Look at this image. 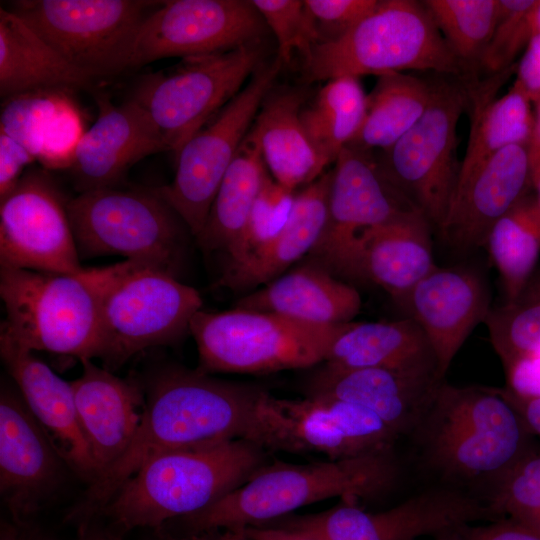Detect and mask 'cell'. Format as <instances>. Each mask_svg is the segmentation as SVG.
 <instances>
[{"instance_id": "6da1fadb", "label": "cell", "mask_w": 540, "mask_h": 540, "mask_svg": "<svg viewBox=\"0 0 540 540\" xmlns=\"http://www.w3.org/2000/svg\"><path fill=\"white\" fill-rule=\"evenodd\" d=\"M264 389L222 380L199 369L168 366L147 381L139 427L126 451L89 483L66 520L84 528L99 516L120 486L157 453L246 438Z\"/></svg>"}, {"instance_id": "7a4b0ae2", "label": "cell", "mask_w": 540, "mask_h": 540, "mask_svg": "<svg viewBox=\"0 0 540 540\" xmlns=\"http://www.w3.org/2000/svg\"><path fill=\"white\" fill-rule=\"evenodd\" d=\"M532 434L502 388H436L409 438L436 484L485 494L534 448Z\"/></svg>"}, {"instance_id": "3957f363", "label": "cell", "mask_w": 540, "mask_h": 540, "mask_svg": "<svg viewBox=\"0 0 540 540\" xmlns=\"http://www.w3.org/2000/svg\"><path fill=\"white\" fill-rule=\"evenodd\" d=\"M268 455L244 438L157 453L120 486L100 515L121 532L161 530L241 486L268 463Z\"/></svg>"}, {"instance_id": "277c9868", "label": "cell", "mask_w": 540, "mask_h": 540, "mask_svg": "<svg viewBox=\"0 0 540 540\" xmlns=\"http://www.w3.org/2000/svg\"><path fill=\"white\" fill-rule=\"evenodd\" d=\"M399 473L394 451L307 464L268 462L241 486L180 519L188 536L241 530L268 524L329 498L352 502L373 498L393 487Z\"/></svg>"}, {"instance_id": "5b68a950", "label": "cell", "mask_w": 540, "mask_h": 540, "mask_svg": "<svg viewBox=\"0 0 540 540\" xmlns=\"http://www.w3.org/2000/svg\"><path fill=\"white\" fill-rule=\"evenodd\" d=\"M127 264L76 273L1 267V330L32 351L98 358L103 299Z\"/></svg>"}, {"instance_id": "8992f818", "label": "cell", "mask_w": 540, "mask_h": 540, "mask_svg": "<svg viewBox=\"0 0 540 540\" xmlns=\"http://www.w3.org/2000/svg\"><path fill=\"white\" fill-rule=\"evenodd\" d=\"M408 70L456 77L469 72L423 3L413 0H378L345 35L315 45L304 60L308 81Z\"/></svg>"}, {"instance_id": "52a82bcc", "label": "cell", "mask_w": 540, "mask_h": 540, "mask_svg": "<svg viewBox=\"0 0 540 540\" xmlns=\"http://www.w3.org/2000/svg\"><path fill=\"white\" fill-rule=\"evenodd\" d=\"M345 324L324 325L240 308L198 311L192 335L205 373L266 374L324 362Z\"/></svg>"}, {"instance_id": "ba28073f", "label": "cell", "mask_w": 540, "mask_h": 540, "mask_svg": "<svg viewBox=\"0 0 540 540\" xmlns=\"http://www.w3.org/2000/svg\"><path fill=\"white\" fill-rule=\"evenodd\" d=\"M67 212L80 257L122 256L177 277L191 233L156 188L85 191Z\"/></svg>"}, {"instance_id": "9c48e42d", "label": "cell", "mask_w": 540, "mask_h": 540, "mask_svg": "<svg viewBox=\"0 0 540 540\" xmlns=\"http://www.w3.org/2000/svg\"><path fill=\"white\" fill-rule=\"evenodd\" d=\"M162 1L17 0L5 7L69 64L96 80L129 69L146 18Z\"/></svg>"}, {"instance_id": "30bf717a", "label": "cell", "mask_w": 540, "mask_h": 540, "mask_svg": "<svg viewBox=\"0 0 540 540\" xmlns=\"http://www.w3.org/2000/svg\"><path fill=\"white\" fill-rule=\"evenodd\" d=\"M456 76L432 82L429 105L418 122L375 157L383 177L402 194L437 232L457 183V125L470 98Z\"/></svg>"}, {"instance_id": "8fae6325", "label": "cell", "mask_w": 540, "mask_h": 540, "mask_svg": "<svg viewBox=\"0 0 540 540\" xmlns=\"http://www.w3.org/2000/svg\"><path fill=\"white\" fill-rule=\"evenodd\" d=\"M399 438L360 405L326 396L284 399L263 390L245 439L268 453H317L338 460L394 451Z\"/></svg>"}, {"instance_id": "7c38bea8", "label": "cell", "mask_w": 540, "mask_h": 540, "mask_svg": "<svg viewBox=\"0 0 540 540\" xmlns=\"http://www.w3.org/2000/svg\"><path fill=\"white\" fill-rule=\"evenodd\" d=\"M263 56L258 41L225 52L183 58L172 67L142 75L130 98L148 113L175 157L242 90Z\"/></svg>"}, {"instance_id": "4fadbf2b", "label": "cell", "mask_w": 540, "mask_h": 540, "mask_svg": "<svg viewBox=\"0 0 540 540\" xmlns=\"http://www.w3.org/2000/svg\"><path fill=\"white\" fill-rule=\"evenodd\" d=\"M127 261L101 308L98 358L110 371L144 349L181 339L202 307L199 292L176 276Z\"/></svg>"}, {"instance_id": "5bb4252c", "label": "cell", "mask_w": 540, "mask_h": 540, "mask_svg": "<svg viewBox=\"0 0 540 540\" xmlns=\"http://www.w3.org/2000/svg\"><path fill=\"white\" fill-rule=\"evenodd\" d=\"M282 65L278 57L262 63L246 86L181 147L173 181L156 188L192 237L202 230L222 179Z\"/></svg>"}, {"instance_id": "9a60e30c", "label": "cell", "mask_w": 540, "mask_h": 540, "mask_svg": "<svg viewBox=\"0 0 540 540\" xmlns=\"http://www.w3.org/2000/svg\"><path fill=\"white\" fill-rule=\"evenodd\" d=\"M334 163L327 221L304 259L321 265L345 282H361L363 235L419 211L383 177L373 152L348 145Z\"/></svg>"}, {"instance_id": "2e32d148", "label": "cell", "mask_w": 540, "mask_h": 540, "mask_svg": "<svg viewBox=\"0 0 540 540\" xmlns=\"http://www.w3.org/2000/svg\"><path fill=\"white\" fill-rule=\"evenodd\" d=\"M501 516L482 496L456 487L435 484L387 510L366 511L342 500L312 514H289L280 525L325 540H417Z\"/></svg>"}, {"instance_id": "e0dca14e", "label": "cell", "mask_w": 540, "mask_h": 540, "mask_svg": "<svg viewBox=\"0 0 540 540\" xmlns=\"http://www.w3.org/2000/svg\"><path fill=\"white\" fill-rule=\"evenodd\" d=\"M68 200L45 169L26 170L0 200L1 267L54 273L83 270Z\"/></svg>"}, {"instance_id": "ac0fdd59", "label": "cell", "mask_w": 540, "mask_h": 540, "mask_svg": "<svg viewBox=\"0 0 540 540\" xmlns=\"http://www.w3.org/2000/svg\"><path fill=\"white\" fill-rule=\"evenodd\" d=\"M266 27L251 1H162L139 30L129 69L229 51L260 41Z\"/></svg>"}, {"instance_id": "d6986e66", "label": "cell", "mask_w": 540, "mask_h": 540, "mask_svg": "<svg viewBox=\"0 0 540 540\" xmlns=\"http://www.w3.org/2000/svg\"><path fill=\"white\" fill-rule=\"evenodd\" d=\"M71 469L18 389L0 394V494L10 520L29 522Z\"/></svg>"}, {"instance_id": "ffe728a7", "label": "cell", "mask_w": 540, "mask_h": 540, "mask_svg": "<svg viewBox=\"0 0 540 540\" xmlns=\"http://www.w3.org/2000/svg\"><path fill=\"white\" fill-rule=\"evenodd\" d=\"M394 302L426 335L443 379L468 336L490 310L487 288L479 275L438 266Z\"/></svg>"}, {"instance_id": "44dd1931", "label": "cell", "mask_w": 540, "mask_h": 540, "mask_svg": "<svg viewBox=\"0 0 540 540\" xmlns=\"http://www.w3.org/2000/svg\"><path fill=\"white\" fill-rule=\"evenodd\" d=\"M96 101L98 116L80 138L68 169L79 193L117 186L137 162L168 151L157 126L136 101Z\"/></svg>"}, {"instance_id": "7402d4cb", "label": "cell", "mask_w": 540, "mask_h": 540, "mask_svg": "<svg viewBox=\"0 0 540 540\" xmlns=\"http://www.w3.org/2000/svg\"><path fill=\"white\" fill-rule=\"evenodd\" d=\"M531 187L529 144L502 149L457 182L440 237L460 250L486 245L494 224Z\"/></svg>"}, {"instance_id": "603a6c76", "label": "cell", "mask_w": 540, "mask_h": 540, "mask_svg": "<svg viewBox=\"0 0 540 540\" xmlns=\"http://www.w3.org/2000/svg\"><path fill=\"white\" fill-rule=\"evenodd\" d=\"M0 353L27 407L49 433L72 471L92 482L96 467L79 424L71 382H67L0 330Z\"/></svg>"}, {"instance_id": "cb8c5ba5", "label": "cell", "mask_w": 540, "mask_h": 540, "mask_svg": "<svg viewBox=\"0 0 540 540\" xmlns=\"http://www.w3.org/2000/svg\"><path fill=\"white\" fill-rule=\"evenodd\" d=\"M80 361L82 374L71 384L97 477L130 445L142 418L145 391L133 378H120L91 359Z\"/></svg>"}, {"instance_id": "d4e9b609", "label": "cell", "mask_w": 540, "mask_h": 540, "mask_svg": "<svg viewBox=\"0 0 540 540\" xmlns=\"http://www.w3.org/2000/svg\"><path fill=\"white\" fill-rule=\"evenodd\" d=\"M443 380L396 369H332L323 365L311 377L307 395L365 407L400 437H409Z\"/></svg>"}, {"instance_id": "484cf974", "label": "cell", "mask_w": 540, "mask_h": 540, "mask_svg": "<svg viewBox=\"0 0 540 540\" xmlns=\"http://www.w3.org/2000/svg\"><path fill=\"white\" fill-rule=\"evenodd\" d=\"M71 92L39 89L2 100L0 131L27 149L45 170L69 169L86 131Z\"/></svg>"}, {"instance_id": "4316f807", "label": "cell", "mask_w": 540, "mask_h": 540, "mask_svg": "<svg viewBox=\"0 0 540 540\" xmlns=\"http://www.w3.org/2000/svg\"><path fill=\"white\" fill-rule=\"evenodd\" d=\"M331 171L296 194L285 226L238 264L223 271L217 286L233 292H251L304 259L319 240L328 217Z\"/></svg>"}, {"instance_id": "83f0119b", "label": "cell", "mask_w": 540, "mask_h": 540, "mask_svg": "<svg viewBox=\"0 0 540 540\" xmlns=\"http://www.w3.org/2000/svg\"><path fill=\"white\" fill-rule=\"evenodd\" d=\"M303 261L244 294L237 300L235 308L271 312L315 324L352 322L361 308L357 289L321 265Z\"/></svg>"}, {"instance_id": "f1b7e54d", "label": "cell", "mask_w": 540, "mask_h": 540, "mask_svg": "<svg viewBox=\"0 0 540 540\" xmlns=\"http://www.w3.org/2000/svg\"><path fill=\"white\" fill-rule=\"evenodd\" d=\"M323 363L332 369L388 368L443 379L426 335L408 317L347 323Z\"/></svg>"}, {"instance_id": "f546056e", "label": "cell", "mask_w": 540, "mask_h": 540, "mask_svg": "<svg viewBox=\"0 0 540 540\" xmlns=\"http://www.w3.org/2000/svg\"><path fill=\"white\" fill-rule=\"evenodd\" d=\"M431 229L421 213L413 212L368 231L360 243V281L397 300L437 266Z\"/></svg>"}, {"instance_id": "4dcf8cb0", "label": "cell", "mask_w": 540, "mask_h": 540, "mask_svg": "<svg viewBox=\"0 0 540 540\" xmlns=\"http://www.w3.org/2000/svg\"><path fill=\"white\" fill-rule=\"evenodd\" d=\"M302 103L294 90L268 94L251 127L270 175L292 191L314 182L328 165L303 127Z\"/></svg>"}, {"instance_id": "1f68e13d", "label": "cell", "mask_w": 540, "mask_h": 540, "mask_svg": "<svg viewBox=\"0 0 540 540\" xmlns=\"http://www.w3.org/2000/svg\"><path fill=\"white\" fill-rule=\"evenodd\" d=\"M94 81L69 64L14 13L0 7L2 100L39 89H87Z\"/></svg>"}, {"instance_id": "d6a6232c", "label": "cell", "mask_w": 540, "mask_h": 540, "mask_svg": "<svg viewBox=\"0 0 540 540\" xmlns=\"http://www.w3.org/2000/svg\"><path fill=\"white\" fill-rule=\"evenodd\" d=\"M266 168L257 137L250 128L222 179L202 230L195 237L204 253L221 255L224 265L245 232L269 175Z\"/></svg>"}, {"instance_id": "836d02e7", "label": "cell", "mask_w": 540, "mask_h": 540, "mask_svg": "<svg viewBox=\"0 0 540 540\" xmlns=\"http://www.w3.org/2000/svg\"><path fill=\"white\" fill-rule=\"evenodd\" d=\"M432 95V82L406 73L378 76L367 95L362 126L349 145L373 152L386 150L422 117Z\"/></svg>"}, {"instance_id": "e575fe53", "label": "cell", "mask_w": 540, "mask_h": 540, "mask_svg": "<svg viewBox=\"0 0 540 540\" xmlns=\"http://www.w3.org/2000/svg\"><path fill=\"white\" fill-rule=\"evenodd\" d=\"M478 100L457 182L467 178L502 149L529 144L533 136L532 100L518 80L501 98L488 104Z\"/></svg>"}, {"instance_id": "d590c367", "label": "cell", "mask_w": 540, "mask_h": 540, "mask_svg": "<svg viewBox=\"0 0 540 540\" xmlns=\"http://www.w3.org/2000/svg\"><path fill=\"white\" fill-rule=\"evenodd\" d=\"M367 95L358 77L340 76L327 81L315 100L301 111L303 127L328 164L359 132L366 113Z\"/></svg>"}, {"instance_id": "8d00e7d4", "label": "cell", "mask_w": 540, "mask_h": 540, "mask_svg": "<svg viewBox=\"0 0 540 540\" xmlns=\"http://www.w3.org/2000/svg\"><path fill=\"white\" fill-rule=\"evenodd\" d=\"M486 246L500 274L506 301H511L534 274L540 255V206L535 195L526 194L494 224Z\"/></svg>"}, {"instance_id": "74e56055", "label": "cell", "mask_w": 540, "mask_h": 540, "mask_svg": "<svg viewBox=\"0 0 540 540\" xmlns=\"http://www.w3.org/2000/svg\"><path fill=\"white\" fill-rule=\"evenodd\" d=\"M441 35L459 60L471 71L493 34L498 0L422 1Z\"/></svg>"}, {"instance_id": "f35d334b", "label": "cell", "mask_w": 540, "mask_h": 540, "mask_svg": "<svg viewBox=\"0 0 540 540\" xmlns=\"http://www.w3.org/2000/svg\"><path fill=\"white\" fill-rule=\"evenodd\" d=\"M483 323L502 364L540 352V275L533 274L515 299L490 308Z\"/></svg>"}, {"instance_id": "ab89813d", "label": "cell", "mask_w": 540, "mask_h": 540, "mask_svg": "<svg viewBox=\"0 0 540 540\" xmlns=\"http://www.w3.org/2000/svg\"><path fill=\"white\" fill-rule=\"evenodd\" d=\"M296 194L269 174L254 203L245 232L223 271L238 264L251 252L271 240L288 221Z\"/></svg>"}, {"instance_id": "60d3db41", "label": "cell", "mask_w": 540, "mask_h": 540, "mask_svg": "<svg viewBox=\"0 0 540 540\" xmlns=\"http://www.w3.org/2000/svg\"><path fill=\"white\" fill-rule=\"evenodd\" d=\"M278 44V58L283 64L295 54L305 60L317 44L312 20L300 0H251Z\"/></svg>"}, {"instance_id": "b9f144b4", "label": "cell", "mask_w": 540, "mask_h": 540, "mask_svg": "<svg viewBox=\"0 0 540 540\" xmlns=\"http://www.w3.org/2000/svg\"><path fill=\"white\" fill-rule=\"evenodd\" d=\"M501 516L518 519L540 509V450L535 447L485 494Z\"/></svg>"}, {"instance_id": "7bdbcfd3", "label": "cell", "mask_w": 540, "mask_h": 540, "mask_svg": "<svg viewBox=\"0 0 540 540\" xmlns=\"http://www.w3.org/2000/svg\"><path fill=\"white\" fill-rule=\"evenodd\" d=\"M535 0H498V14L491 39L479 67L499 74L511 67L520 50L532 39L529 10Z\"/></svg>"}, {"instance_id": "ee69618b", "label": "cell", "mask_w": 540, "mask_h": 540, "mask_svg": "<svg viewBox=\"0 0 540 540\" xmlns=\"http://www.w3.org/2000/svg\"><path fill=\"white\" fill-rule=\"evenodd\" d=\"M377 3L378 0L304 1L317 35V44L331 42L345 35L368 15Z\"/></svg>"}, {"instance_id": "f6af8a7d", "label": "cell", "mask_w": 540, "mask_h": 540, "mask_svg": "<svg viewBox=\"0 0 540 540\" xmlns=\"http://www.w3.org/2000/svg\"><path fill=\"white\" fill-rule=\"evenodd\" d=\"M34 161L27 149L0 131V200L14 189Z\"/></svg>"}, {"instance_id": "bcb514c9", "label": "cell", "mask_w": 540, "mask_h": 540, "mask_svg": "<svg viewBox=\"0 0 540 540\" xmlns=\"http://www.w3.org/2000/svg\"><path fill=\"white\" fill-rule=\"evenodd\" d=\"M503 367L506 389L520 396L540 398V352L515 358Z\"/></svg>"}, {"instance_id": "7dc6e473", "label": "cell", "mask_w": 540, "mask_h": 540, "mask_svg": "<svg viewBox=\"0 0 540 540\" xmlns=\"http://www.w3.org/2000/svg\"><path fill=\"white\" fill-rule=\"evenodd\" d=\"M466 540H540V532L511 518L464 528Z\"/></svg>"}, {"instance_id": "c3c4849f", "label": "cell", "mask_w": 540, "mask_h": 540, "mask_svg": "<svg viewBox=\"0 0 540 540\" xmlns=\"http://www.w3.org/2000/svg\"><path fill=\"white\" fill-rule=\"evenodd\" d=\"M516 80L523 85L532 101L540 94V35L527 45Z\"/></svg>"}, {"instance_id": "681fc988", "label": "cell", "mask_w": 540, "mask_h": 540, "mask_svg": "<svg viewBox=\"0 0 540 540\" xmlns=\"http://www.w3.org/2000/svg\"><path fill=\"white\" fill-rule=\"evenodd\" d=\"M502 391L519 413L530 433L540 436V398L520 396L505 387Z\"/></svg>"}, {"instance_id": "f907efd6", "label": "cell", "mask_w": 540, "mask_h": 540, "mask_svg": "<svg viewBox=\"0 0 540 540\" xmlns=\"http://www.w3.org/2000/svg\"><path fill=\"white\" fill-rule=\"evenodd\" d=\"M252 540H325L309 532L278 526H250L240 530Z\"/></svg>"}, {"instance_id": "816d5d0a", "label": "cell", "mask_w": 540, "mask_h": 540, "mask_svg": "<svg viewBox=\"0 0 540 540\" xmlns=\"http://www.w3.org/2000/svg\"><path fill=\"white\" fill-rule=\"evenodd\" d=\"M26 540H57V539L45 533L44 530L41 529L40 527H37L28 534ZM75 540H120V538L118 537L117 534L111 531L100 529L99 527L95 526L92 522L85 528L77 530V537Z\"/></svg>"}, {"instance_id": "f5cc1de1", "label": "cell", "mask_w": 540, "mask_h": 540, "mask_svg": "<svg viewBox=\"0 0 540 540\" xmlns=\"http://www.w3.org/2000/svg\"><path fill=\"white\" fill-rule=\"evenodd\" d=\"M530 179L540 206V148L529 143Z\"/></svg>"}, {"instance_id": "db71d44e", "label": "cell", "mask_w": 540, "mask_h": 540, "mask_svg": "<svg viewBox=\"0 0 540 540\" xmlns=\"http://www.w3.org/2000/svg\"><path fill=\"white\" fill-rule=\"evenodd\" d=\"M186 537L190 540H252L240 530H216Z\"/></svg>"}, {"instance_id": "11a10c76", "label": "cell", "mask_w": 540, "mask_h": 540, "mask_svg": "<svg viewBox=\"0 0 540 540\" xmlns=\"http://www.w3.org/2000/svg\"><path fill=\"white\" fill-rule=\"evenodd\" d=\"M529 22L532 31V38L540 35V0H535L529 10Z\"/></svg>"}, {"instance_id": "9f6ffc18", "label": "cell", "mask_w": 540, "mask_h": 540, "mask_svg": "<svg viewBox=\"0 0 540 540\" xmlns=\"http://www.w3.org/2000/svg\"><path fill=\"white\" fill-rule=\"evenodd\" d=\"M536 111L534 116V131L530 143L540 148V94L534 99Z\"/></svg>"}, {"instance_id": "6f0895ef", "label": "cell", "mask_w": 540, "mask_h": 540, "mask_svg": "<svg viewBox=\"0 0 540 540\" xmlns=\"http://www.w3.org/2000/svg\"><path fill=\"white\" fill-rule=\"evenodd\" d=\"M512 519V518H511ZM516 520L538 532H540V509L530 514L524 515Z\"/></svg>"}, {"instance_id": "680465c9", "label": "cell", "mask_w": 540, "mask_h": 540, "mask_svg": "<svg viewBox=\"0 0 540 540\" xmlns=\"http://www.w3.org/2000/svg\"><path fill=\"white\" fill-rule=\"evenodd\" d=\"M465 527L452 529L436 534L434 535L433 540H466L464 531Z\"/></svg>"}, {"instance_id": "91938a15", "label": "cell", "mask_w": 540, "mask_h": 540, "mask_svg": "<svg viewBox=\"0 0 540 540\" xmlns=\"http://www.w3.org/2000/svg\"><path fill=\"white\" fill-rule=\"evenodd\" d=\"M150 540H190L188 537H176L163 532V530H156L155 536Z\"/></svg>"}]
</instances>
